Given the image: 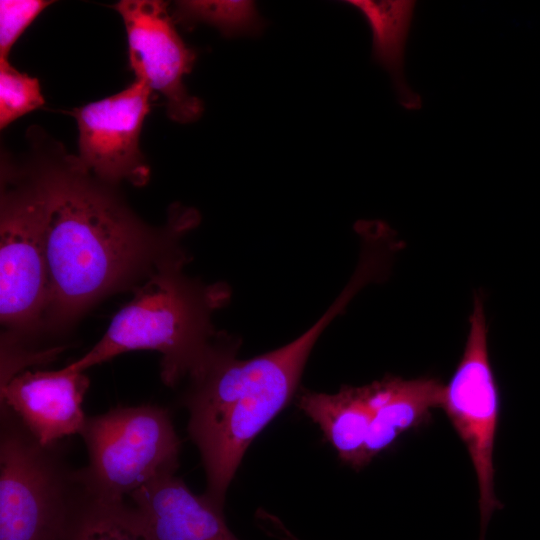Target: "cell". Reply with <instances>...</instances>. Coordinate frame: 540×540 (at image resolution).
Returning <instances> with one entry per match:
<instances>
[{
  "label": "cell",
  "mask_w": 540,
  "mask_h": 540,
  "mask_svg": "<svg viewBox=\"0 0 540 540\" xmlns=\"http://www.w3.org/2000/svg\"><path fill=\"white\" fill-rule=\"evenodd\" d=\"M29 169L45 205L49 294L45 315L73 319L102 296L151 275L180 252L177 241L198 222L180 208L164 230L142 223L105 184L58 148L35 154Z\"/></svg>",
  "instance_id": "obj_1"
},
{
  "label": "cell",
  "mask_w": 540,
  "mask_h": 540,
  "mask_svg": "<svg viewBox=\"0 0 540 540\" xmlns=\"http://www.w3.org/2000/svg\"><path fill=\"white\" fill-rule=\"evenodd\" d=\"M316 343L304 332L290 343L250 359L236 358L224 341L190 376L184 397L188 433L201 454L207 495L223 506L226 491L248 446L288 404Z\"/></svg>",
  "instance_id": "obj_2"
},
{
  "label": "cell",
  "mask_w": 540,
  "mask_h": 540,
  "mask_svg": "<svg viewBox=\"0 0 540 540\" xmlns=\"http://www.w3.org/2000/svg\"><path fill=\"white\" fill-rule=\"evenodd\" d=\"M184 261L179 252L162 262L116 313L100 340L66 367L85 372L122 353L153 350L161 354L166 385L196 373L223 342L213 341L211 315L230 293L223 284L189 279L182 272Z\"/></svg>",
  "instance_id": "obj_3"
},
{
  "label": "cell",
  "mask_w": 540,
  "mask_h": 540,
  "mask_svg": "<svg viewBox=\"0 0 540 540\" xmlns=\"http://www.w3.org/2000/svg\"><path fill=\"white\" fill-rule=\"evenodd\" d=\"M57 443L41 445L1 404L0 540H60L81 491Z\"/></svg>",
  "instance_id": "obj_4"
},
{
  "label": "cell",
  "mask_w": 540,
  "mask_h": 540,
  "mask_svg": "<svg viewBox=\"0 0 540 540\" xmlns=\"http://www.w3.org/2000/svg\"><path fill=\"white\" fill-rule=\"evenodd\" d=\"M80 435L89 462L77 470L78 479L97 498L125 501L157 475L178 468L180 440L161 406L116 407L87 416Z\"/></svg>",
  "instance_id": "obj_5"
},
{
  "label": "cell",
  "mask_w": 540,
  "mask_h": 540,
  "mask_svg": "<svg viewBox=\"0 0 540 540\" xmlns=\"http://www.w3.org/2000/svg\"><path fill=\"white\" fill-rule=\"evenodd\" d=\"M441 408L464 443L473 465L479 493V540H485L491 516L502 504L495 493L493 460L500 395L490 361L488 323L481 293L474 295L464 350L444 385Z\"/></svg>",
  "instance_id": "obj_6"
},
{
  "label": "cell",
  "mask_w": 540,
  "mask_h": 540,
  "mask_svg": "<svg viewBox=\"0 0 540 540\" xmlns=\"http://www.w3.org/2000/svg\"><path fill=\"white\" fill-rule=\"evenodd\" d=\"M12 180L1 196L0 318L13 330L27 331L45 315L48 302L45 205L29 167Z\"/></svg>",
  "instance_id": "obj_7"
},
{
  "label": "cell",
  "mask_w": 540,
  "mask_h": 540,
  "mask_svg": "<svg viewBox=\"0 0 540 540\" xmlns=\"http://www.w3.org/2000/svg\"><path fill=\"white\" fill-rule=\"evenodd\" d=\"M152 93L135 79L124 90L70 112L79 132L76 158L81 168L110 186L147 183L150 169L139 143Z\"/></svg>",
  "instance_id": "obj_8"
},
{
  "label": "cell",
  "mask_w": 540,
  "mask_h": 540,
  "mask_svg": "<svg viewBox=\"0 0 540 540\" xmlns=\"http://www.w3.org/2000/svg\"><path fill=\"white\" fill-rule=\"evenodd\" d=\"M114 8L125 25L129 63L136 80L165 98L167 114L172 120L182 124L197 120L203 104L187 91L183 82L196 55L177 33L168 3L122 0Z\"/></svg>",
  "instance_id": "obj_9"
},
{
  "label": "cell",
  "mask_w": 540,
  "mask_h": 540,
  "mask_svg": "<svg viewBox=\"0 0 540 540\" xmlns=\"http://www.w3.org/2000/svg\"><path fill=\"white\" fill-rule=\"evenodd\" d=\"M85 372L25 371L1 386V404L11 409L43 446L80 434L86 417L82 402L89 387Z\"/></svg>",
  "instance_id": "obj_10"
},
{
  "label": "cell",
  "mask_w": 540,
  "mask_h": 540,
  "mask_svg": "<svg viewBox=\"0 0 540 540\" xmlns=\"http://www.w3.org/2000/svg\"><path fill=\"white\" fill-rule=\"evenodd\" d=\"M129 500L147 540H239L225 522L223 506L194 494L175 471L157 475Z\"/></svg>",
  "instance_id": "obj_11"
},
{
  "label": "cell",
  "mask_w": 540,
  "mask_h": 540,
  "mask_svg": "<svg viewBox=\"0 0 540 540\" xmlns=\"http://www.w3.org/2000/svg\"><path fill=\"white\" fill-rule=\"evenodd\" d=\"M364 387L370 409L368 463L404 433L428 424L432 411L442 407L444 384L435 377L403 379L386 375Z\"/></svg>",
  "instance_id": "obj_12"
},
{
  "label": "cell",
  "mask_w": 540,
  "mask_h": 540,
  "mask_svg": "<svg viewBox=\"0 0 540 540\" xmlns=\"http://www.w3.org/2000/svg\"><path fill=\"white\" fill-rule=\"evenodd\" d=\"M297 406L319 425L344 463L357 470L369 464L370 409L364 386H343L334 394L302 389Z\"/></svg>",
  "instance_id": "obj_13"
},
{
  "label": "cell",
  "mask_w": 540,
  "mask_h": 540,
  "mask_svg": "<svg viewBox=\"0 0 540 540\" xmlns=\"http://www.w3.org/2000/svg\"><path fill=\"white\" fill-rule=\"evenodd\" d=\"M366 18L373 38V56L392 78L400 103L417 109L421 99L404 77V59L416 3L414 1L352 0Z\"/></svg>",
  "instance_id": "obj_14"
},
{
  "label": "cell",
  "mask_w": 540,
  "mask_h": 540,
  "mask_svg": "<svg viewBox=\"0 0 540 540\" xmlns=\"http://www.w3.org/2000/svg\"><path fill=\"white\" fill-rule=\"evenodd\" d=\"M60 540L147 539L130 503L97 498L82 486Z\"/></svg>",
  "instance_id": "obj_15"
},
{
  "label": "cell",
  "mask_w": 540,
  "mask_h": 540,
  "mask_svg": "<svg viewBox=\"0 0 540 540\" xmlns=\"http://www.w3.org/2000/svg\"><path fill=\"white\" fill-rule=\"evenodd\" d=\"M176 16L187 22H205L226 36L257 34L263 27L250 1H179Z\"/></svg>",
  "instance_id": "obj_16"
},
{
  "label": "cell",
  "mask_w": 540,
  "mask_h": 540,
  "mask_svg": "<svg viewBox=\"0 0 540 540\" xmlns=\"http://www.w3.org/2000/svg\"><path fill=\"white\" fill-rule=\"evenodd\" d=\"M45 103L37 78L21 73L8 60L0 61V127L42 107Z\"/></svg>",
  "instance_id": "obj_17"
},
{
  "label": "cell",
  "mask_w": 540,
  "mask_h": 540,
  "mask_svg": "<svg viewBox=\"0 0 540 540\" xmlns=\"http://www.w3.org/2000/svg\"><path fill=\"white\" fill-rule=\"evenodd\" d=\"M52 1L1 0L0 1V61L8 55L26 28Z\"/></svg>",
  "instance_id": "obj_18"
}]
</instances>
